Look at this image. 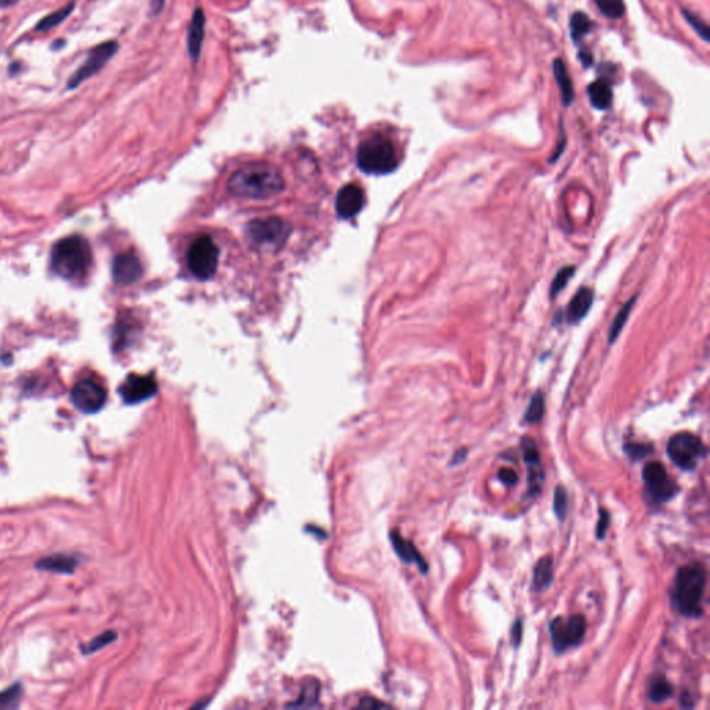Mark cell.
<instances>
[{"label":"cell","instance_id":"obj_19","mask_svg":"<svg viewBox=\"0 0 710 710\" xmlns=\"http://www.w3.org/2000/svg\"><path fill=\"white\" fill-rule=\"evenodd\" d=\"M204 31H206V19L201 9H197L193 13L190 27H189V35H188V49L190 53V57L193 61H196L200 56L201 45L204 41Z\"/></svg>","mask_w":710,"mask_h":710},{"label":"cell","instance_id":"obj_39","mask_svg":"<svg viewBox=\"0 0 710 710\" xmlns=\"http://www.w3.org/2000/svg\"><path fill=\"white\" fill-rule=\"evenodd\" d=\"M19 0H0V9H6L16 5Z\"/></svg>","mask_w":710,"mask_h":710},{"label":"cell","instance_id":"obj_10","mask_svg":"<svg viewBox=\"0 0 710 710\" xmlns=\"http://www.w3.org/2000/svg\"><path fill=\"white\" fill-rule=\"evenodd\" d=\"M117 50H118V43L115 41H107V42H103V43L95 46L89 52L85 63L78 68L69 78L68 89H75L76 87H80L87 80H89V78H92L95 74H98L113 58V56L117 53Z\"/></svg>","mask_w":710,"mask_h":710},{"label":"cell","instance_id":"obj_38","mask_svg":"<svg viewBox=\"0 0 710 710\" xmlns=\"http://www.w3.org/2000/svg\"><path fill=\"white\" fill-rule=\"evenodd\" d=\"M466 456H467V450H466V448H461V450H458V451L454 454V456H452V459H451V462H450V466H454V465H458V463L463 462V461L466 459Z\"/></svg>","mask_w":710,"mask_h":710},{"label":"cell","instance_id":"obj_12","mask_svg":"<svg viewBox=\"0 0 710 710\" xmlns=\"http://www.w3.org/2000/svg\"><path fill=\"white\" fill-rule=\"evenodd\" d=\"M157 391V381L153 376L144 375H129L120 387V394L125 404H139L150 397Z\"/></svg>","mask_w":710,"mask_h":710},{"label":"cell","instance_id":"obj_18","mask_svg":"<svg viewBox=\"0 0 710 710\" xmlns=\"http://www.w3.org/2000/svg\"><path fill=\"white\" fill-rule=\"evenodd\" d=\"M594 301V291L588 287H581L575 297L572 298L568 311H566V318L570 324H576L581 321L587 312L590 311Z\"/></svg>","mask_w":710,"mask_h":710},{"label":"cell","instance_id":"obj_5","mask_svg":"<svg viewBox=\"0 0 710 710\" xmlns=\"http://www.w3.org/2000/svg\"><path fill=\"white\" fill-rule=\"evenodd\" d=\"M587 621L583 614L559 616L549 623V634L552 647L557 654H564L568 650L577 647L586 637Z\"/></svg>","mask_w":710,"mask_h":710},{"label":"cell","instance_id":"obj_15","mask_svg":"<svg viewBox=\"0 0 710 710\" xmlns=\"http://www.w3.org/2000/svg\"><path fill=\"white\" fill-rule=\"evenodd\" d=\"M143 268L139 258L133 253H122L114 258L113 278L115 283L128 286L139 280Z\"/></svg>","mask_w":710,"mask_h":710},{"label":"cell","instance_id":"obj_32","mask_svg":"<svg viewBox=\"0 0 710 710\" xmlns=\"http://www.w3.org/2000/svg\"><path fill=\"white\" fill-rule=\"evenodd\" d=\"M624 451L627 452V455L634 459V461H640L648 455H651L654 452V447L650 445V444H641V443H630L624 447Z\"/></svg>","mask_w":710,"mask_h":710},{"label":"cell","instance_id":"obj_27","mask_svg":"<svg viewBox=\"0 0 710 710\" xmlns=\"http://www.w3.org/2000/svg\"><path fill=\"white\" fill-rule=\"evenodd\" d=\"M672 695H673V687L665 678H656L650 688V699L656 703L667 700Z\"/></svg>","mask_w":710,"mask_h":710},{"label":"cell","instance_id":"obj_17","mask_svg":"<svg viewBox=\"0 0 710 710\" xmlns=\"http://www.w3.org/2000/svg\"><path fill=\"white\" fill-rule=\"evenodd\" d=\"M80 564L76 557L67 554H56L46 558H42L36 562L35 568L39 570H46L58 575H72Z\"/></svg>","mask_w":710,"mask_h":710},{"label":"cell","instance_id":"obj_26","mask_svg":"<svg viewBox=\"0 0 710 710\" xmlns=\"http://www.w3.org/2000/svg\"><path fill=\"white\" fill-rule=\"evenodd\" d=\"M636 300H637V297L631 298V300H630L628 302H625V304L621 307V309L619 311L617 317L614 318V321H613V324H612V326H610V332H609V343H613V342L617 339V336H619V333L621 332V329H623V326H624L625 321L628 320L630 311H631V308H633V305H634Z\"/></svg>","mask_w":710,"mask_h":710},{"label":"cell","instance_id":"obj_33","mask_svg":"<svg viewBox=\"0 0 710 710\" xmlns=\"http://www.w3.org/2000/svg\"><path fill=\"white\" fill-rule=\"evenodd\" d=\"M554 512L559 520H564L568 513V494L562 486L554 493Z\"/></svg>","mask_w":710,"mask_h":710},{"label":"cell","instance_id":"obj_6","mask_svg":"<svg viewBox=\"0 0 710 710\" xmlns=\"http://www.w3.org/2000/svg\"><path fill=\"white\" fill-rule=\"evenodd\" d=\"M667 454L680 469L694 470L698 463L706 458L707 448L698 436L689 432H681L670 439Z\"/></svg>","mask_w":710,"mask_h":710},{"label":"cell","instance_id":"obj_21","mask_svg":"<svg viewBox=\"0 0 710 710\" xmlns=\"http://www.w3.org/2000/svg\"><path fill=\"white\" fill-rule=\"evenodd\" d=\"M552 69H554V75L557 78L558 87L561 89L564 104L565 106L572 104L575 100V89H573V82L570 80V75L568 72L565 63L561 58L554 60V63H552Z\"/></svg>","mask_w":710,"mask_h":710},{"label":"cell","instance_id":"obj_28","mask_svg":"<svg viewBox=\"0 0 710 710\" xmlns=\"http://www.w3.org/2000/svg\"><path fill=\"white\" fill-rule=\"evenodd\" d=\"M23 688L20 684H14L0 692V709H14L20 705Z\"/></svg>","mask_w":710,"mask_h":710},{"label":"cell","instance_id":"obj_3","mask_svg":"<svg viewBox=\"0 0 710 710\" xmlns=\"http://www.w3.org/2000/svg\"><path fill=\"white\" fill-rule=\"evenodd\" d=\"M705 587L706 570L700 564L681 566L672 591V601L677 612L685 617H700Z\"/></svg>","mask_w":710,"mask_h":710},{"label":"cell","instance_id":"obj_13","mask_svg":"<svg viewBox=\"0 0 710 710\" xmlns=\"http://www.w3.org/2000/svg\"><path fill=\"white\" fill-rule=\"evenodd\" d=\"M520 448L523 454V459L527 465L529 470V494L535 496L540 491V487L544 482V472L540 458V451L537 448V444L530 437H523L520 440Z\"/></svg>","mask_w":710,"mask_h":710},{"label":"cell","instance_id":"obj_29","mask_svg":"<svg viewBox=\"0 0 710 710\" xmlns=\"http://www.w3.org/2000/svg\"><path fill=\"white\" fill-rule=\"evenodd\" d=\"M598 9L609 19L617 20L624 14V3L623 0H595Z\"/></svg>","mask_w":710,"mask_h":710},{"label":"cell","instance_id":"obj_31","mask_svg":"<svg viewBox=\"0 0 710 710\" xmlns=\"http://www.w3.org/2000/svg\"><path fill=\"white\" fill-rule=\"evenodd\" d=\"M575 275V267H565L562 268L557 276L554 278V280H552V285H551V297L554 296H558V293L561 290H564V287L568 285V282L572 279V276Z\"/></svg>","mask_w":710,"mask_h":710},{"label":"cell","instance_id":"obj_34","mask_svg":"<svg viewBox=\"0 0 710 710\" xmlns=\"http://www.w3.org/2000/svg\"><path fill=\"white\" fill-rule=\"evenodd\" d=\"M683 16L687 20V23L694 28V31L705 41L709 42V27L695 14H692L688 10H683Z\"/></svg>","mask_w":710,"mask_h":710},{"label":"cell","instance_id":"obj_30","mask_svg":"<svg viewBox=\"0 0 710 710\" xmlns=\"http://www.w3.org/2000/svg\"><path fill=\"white\" fill-rule=\"evenodd\" d=\"M117 639V634L115 631H106V633H103L102 636H98L96 639H93L92 641H89L88 644H85L82 647V652L85 655H89V654H93L104 647H107L109 644H111L113 641H115Z\"/></svg>","mask_w":710,"mask_h":710},{"label":"cell","instance_id":"obj_4","mask_svg":"<svg viewBox=\"0 0 710 710\" xmlns=\"http://www.w3.org/2000/svg\"><path fill=\"white\" fill-rule=\"evenodd\" d=\"M357 163L366 174H390L399 166L396 146L383 135H372L361 142L357 151Z\"/></svg>","mask_w":710,"mask_h":710},{"label":"cell","instance_id":"obj_11","mask_svg":"<svg viewBox=\"0 0 710 710\" xmlns=\"http://www.w3.org/2000/svg\"><path fill=\"white\" fill-rule=\"evenodd\" d=\"M71 401L76 410L84 414H96L104 407L107 392L100 383L84 379L72 387Z\"/></svg>","mask_w":710,"mask_h":710},{"label":"cell","instance_id":"obj_36","mask_svg":"<svg viewBox=\"0 0 710 710\" xmlns=\"http://www.w3.org/2000/svg\"><path fill=\"white\" fill-rule=\"evenodd\" d=\"M498 479L505 485V486H509V487H513L518 485L519 482V476L518 473L511 469V467H502L500 472H498Z\"/></svg>","mask_w":710,"mask_h":710},{"label":"cell","instance_id":"obj_8","mask_svg":"<svg viewBox=\"0 0 710 710\" xmlns=\"http://www.w3.org/2000/svg\"><path fill=\"white\" fill-rule=\"evenodd\" d=\"M290 228L279 218L256 219L247 226L250 242L263 250H278L289 238Z\"/></svg>","mask_w":710,"mask_h":710},{"label":"cell","instance_id":"obj_23","mask_svg":"<svg viewBox=\"0 0 710 710\" xmlns=\"http://www.w3.org/2000/svg\"><path fill=\"white\" fill-rule=\"evenodd\" d=\"M72 10H74V3H69V5H67V6H64V8L58 9V10H56V12H53V13L47 14L45 19H42V20L38 23V25H36L35 31H38V32H45V31H49V30H52V28L57 27L60 23H63V21H64L69 14H71V12H72Z\"/></svg>","mask_w":710,"mask_h":710},{"label":"cell","instance_id":"obj_14","mask_svg":"<svg viewBox=\"0 0 710 710\" xmlns=\"http://www.w3.org/2000/svg\"><path fill=\"white\" fill-rule=\"evenodd\" d=\"M365 204V193L364 190L354 184L346 185L340 189L336 199V211L343 219H350L355 217Z\"/></svg>","mask_w":710,"mask_h":710},{"label":"cell","instance_id":"obj_9","mask_svg":"<svg viewBox=\"0 0 710 710\" xmlns=\"http://www.w3.org/2000/svg\"><path fill=\"white\" fill-rule=\"evenodd\" d=\"M643 479L647 493L655 504L670 501L678 493V485L669 476L661 462H650L643 470Z\"/></svg>","mask_w":710,"mask_h":710},{"label":"cell","instance_id":"obj_37","mask_svg":"<svg viewBox=\"0 0 710 710\" xmlns=\"http://www.w3.org/2000/svg\"><path fill=\"white\" fill-rule=\"evenodd\" d=\"M522 637H523V621L520 619H518L511 628V641L515 648H518L520 645Z\"/></svg>","mask_w":710,"mask_h":710},{"label":"cell","instance_id":"obj_7","mask_svg":"<svg viewBox=\"0 0 710 710\" xmlns=\"http://www.w3.org/2000/svg\"><path fill=\"white\" fill-rule=\"evenodd\" d=\"M219 250L208 234H201L190 245L188 252V267L200 280L214 276L218 268Z\"/></svg>","mask_w":710,"mask_h":710},{"label":"cell","instance_id":"obj_25","mask_svg":"<svg viewBox=\"0 0 710 710\" xmlns=\"http://www.w3.org/2000/svg\"><path fill=\"white\" fill-rule=\"evenodd\" d=\"M591 30V20L584 13H575L570 20V32L573 41L580 42Z\"/></svg>","mask_w":710,"mask_h":710},{"label":"cell","instance_id":"obj_35","mask_svg":"<svg viewBox=\"0 0 710 710\" xmlns=\"http://www.w3.org/2000/svg\"><path fill=\"white\" fill-rule=\"evenodd\" d=\"M609 524H610V515L606 509L601 508L599 511V520H598V524H597V538L598 540H603L608 529H609Z\"/></svg>","mask_w":710,"mask_h":710},{"label":"cell","instance_id":"obj_1","mask_svg":"<svg viewBox=\"0 0 710 710\" xmlns=\"http://www.w3.org/2000/svg\"><path fill=\"white\" fill-rule=\"evenodd\" d=\"M285 188L280 171L268 163H250L234 171L228 189L232 195L250 200H264L279 195Z\"/></svg>","mask_w":710,"mask_h":710},{"label":"cell","instance_id":"obj_16","mask_svg":"<svg viewBox=\"0 0 710 710\" xmlns=\"http://www.w3.org/2000/svg\"><path fill=\"white\" fill-rule=\"evenodd\" d=\"M391 544H392V548L394 551L397 552L399 558L406 562V564H414L419 568V570L422 573H428V562L423 559V557L419 554V551L417 549V546L406 540L404 537H401L399 533H391Z\"/></svg>","mask_w":710,"mask_h":710},{"label":"cell","instance_id":"obj_20","mask_svg":"<svg viewBox=\"0 0 710 710\" xmlns=\"http://www.w3.org/2000/svg\"><path fill=\"white\" fill-rule=\"evenodd\" d=\"M554 581V559L544 557L534 568L531 588L537 592L546 590Z\"/></svg>","mask_w":710,"mask_h":710},{"label":"cell","instance_id":"obj_2","mask_svg":"<svg viewBox=\"0 0 710 710\" xmlns=\"http://www.w3.org/2000/svg\"><path fill=\"white\" fill-rule=\"evenodd\" d=\"M52 269L67 280H82L91 271L93 256L82 236H69L56 243L52 252Z\"/></svg>","mask_w":710,"mask_h":710},{"label":"cell","instance_id":"obj_22","mask_svg":"<svg viewBox=\"0 0 710 710\" xmlns=\"http://www.w3.org/2000/svg\"><path fill=\"white\" fill-rule=\"evenodd\" d=\"M587 93L592 107L597 110H608L612 106L613 93L609 84L603 80H597L588 85Z\"/></svg>","mask_w":710,"mask_h":710},{"label":"cell","instance_id":"obj_24","mask_svg":"<svg viewBox=\"0 0 710 710\" xmlns=\"http://www.w3.org/2000/svg\"><path fill=\"white\" fill-rule=\"evenodd\" d=\"M544 411H545V400H544L542 392L538 391L530 400V404L524 414V422H527V423L540 422L544 417Z\"/></svg>","mask_w":710,"mask_h":710}]
</instances>
